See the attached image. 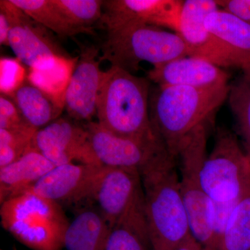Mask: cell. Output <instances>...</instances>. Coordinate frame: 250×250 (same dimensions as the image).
<instances>
[{
  "label": "cell",
  "mask_w": 250,
  "mask_h": 250,
  "mask_svg": "<svg viewBox=\"0 0 250 250\" xmlns=\"http://www.w3.org/2000/svg\"><path fill=\"white\" fill-rule=\"evenodd\" d=\"M220 9L216 0H186L181 12L178 34L188 57L205 59L220 67H238L250 59L230 47L206 28L205 18Z\"/></svg>",
  "instance_id": "obj_9"
},
{
  "label": "cell",
  "mask_w": 250,
  "mask_h": 250,
  "mask_svg": "<svg viewBox=\"0 0 250 250\" xmlns=\"http://www.w3.org/2000/svg\"><path fill=\"white\" fill-rule=\"evenodd\" d=\"M104 168L103 166L76 163L54 166L26 192L61 205L93 203L95 187Z\"/></svg>",
  "instance_id": "obj_13"
},
{
  "label": "cell",
  "mask_w": 250,
  "mask_h": 250,
  "mask_svg": "<svg viewBox=\"0 0 250 250\" xmlns=\"http://www.w3.org/2000/svg\"><path fill=\"white\" fill-rule=\"evenodd\" d=\"M218 250H250V194L238 204L230 215Z\"/></svg>",
  "instance_id": "obj_22"
},
{
  "label": "cell",
  "mask_w": 250,
  "mask_h": 250,
  "mask_svg": "<svg viewBox=\"0 0 250 250\" xmlns=\"http://www.w3.org/2000/svg\"><path fill=\"white\" fill-rule=\"evenodd\" d=\"M34 149L55 166L72 163L102 166L94 156L84 125L70 118H57L37 130Z\"/></svg>",
  "instance_id": "obj_11"
},
{
  "label": "cell",
  "mask_w": 250,
  "mask_h": 250,
  "mask_svg": "<svg viewBox=\"0 0 250 250\" xmlns=\"http://www.w3.org/2000/svg\"><path fill=\"white\" fill-rule=\"evenodd\" d=\"M13 4L22 9L36 22L55 33L59 37H74L80 34H88L87 31L75 27L60 9L53 0H11Z\"/></svg>",
  "instance_id": "obj_21"
},
{
  "label": "cell",
  "mask_w": 250,
  "mask_h": 250,
  "mask_svg": "<svg viewBox=\"0 0 250 250\" xmlns=\"http://www.w3.org/2000/svg\"><path fill=\"white\" fill-rule=\"evenodd\" d=\"M92 202L101 210L111 229H129L147 246L149 245L144 191L139 170L104 166Z\"/></svg>",
  "instance_id": "obj_8"
},
{
  "label": "cell",
  "mask_w": 250,
  "mask_h": 250,
  "mask_svg": "<svg viewBox=\"0 0 250 250\" xmlns=\"http://www.w3.org/2000/svg\"><path fill=\"white\" fill-rule=\"evenodd\" d=\"M112 229L94 203L81 208L69 223L64 237L66 250H102Z\"/></svg>",
  "instance_id": "obj_17"
},
{
  "label": "cell",
  "mask_w": 250,
  "mask_h": 250,
  "mask_svg": "<svg viewBox=\"0 0 250 250\" xmlns=\"http://www.w3.org/2000/svg\"><path fill=\"white\" fill-rule=\"evenodd\" d=\"M10 29H11V23H10L9 18L4 11L0 10V44L1 45L9 47Z\"/></svg>",
  "instance_id": "obj_29"
},
{
  "label": "cell",
  "mask_w": 250,
  "mask_h": 250,
  "mask_svg": "<svg viewBox=\"0 0 250 250\" xmlns=\"http://www.w3.org/2000/svg\"><path fill=\"white\" fill-rule=\"evenodd\" d=\"M83 125L94 156L105 167L134 169L140 172L156 156L167 150L161 142L142 143L117 136L98 122H88Z\"/></svg>",
  "instance_id": "obj_14"
},
{
  "label": "cell",
  "mask_w": 250,
  "mask_h": 250,
  "mask_svg": "<svg viewBox=\"0 0 250 250\" xmlns=\"http://www.w3.org/2000/svg\"><path fill=\"white\" fill-rule=\"evenodd\" d=\"M146 243L129 229L116 227L112 229L102 250H146Z\"/></svg>",
  "instance_id": "obj_26"
},
{
  "label": "cell",
  "mask_w": 250,
  "mask_h": 250,
  "mask_svg": "<svg viewBox=\"0 0 250 250\" xmlns=\"http://www.w3.org/2000/svg\"><path fill=\"white\" fill-rule=\"evenodd\" d=\"M35 149L0 168V202L29 190L54 167Z\"/></svg>",
  "instance_id": "obj_18"
},
{
  "label": "cell",
  "mask_w": 250,
  "mask_h": 250,
  "mask_svg": "<svg viewBox=\"0 0 250 250\" xmlns=\"http://www.w3.org/2000/svg\"></svg>",
  "instance_id": "obj_32"
},
{
  "label": "cell",
  "mask_w": 250,
  "mask_h": 250,
  "mask_svg": "<svg viewBox=\"0 0 250 250\" xmlns=\"http://www.w3.org/2000/svg\"><path fill=\"white\" fill-rule=\"evenodd\" d=\"M241 69L243 71V78L250 83V59L242 65Z\"/></svg>",
  "instance_id": "obj_31"
},
{
  "label": "cell",
  "mask_w": 250,
  "mask_h": 250,
  "mask_svg": "<svg viewBox=\"0 0 250 250\" xmlns=\"http://www.w3.org/2000/svg\"><path fill=\"white\" fill-rule=\"evenodd\" d=\"M230 108L236 120L242 146L250 161V83L242 77L230 85Z\"/></svg>",
  "instance_id": "obj_23"
},
{
  "label": "cell",
  "mask_w": 250,
  "mask_h": 250,
  "mask_svg": "<svg viewBox=\"0 0 250 250\" xmlns=\"http://www.w3.org/2000/svg\"><path fill=\"white\" fill-rule=\"evenodd\" d=\"M0 10L11 23L9 47L16 57L30 67H52L57 59L68 57L48 29L29 17L11 0H1Z\"/></svg>",
  "instance_id": "obj_10"
},
{
  "label": "cell",
  "mask_w": 250,
  "mask_h": 250,
  "mask_svg": "<svg viewBox=\"0 0 250 250\" xmlns=\"http://www.w3.org/2000/svg\"><path fill=\"white\" fill-rule=\"evenodd\" d=\"M78 62L65 95L67 115L77 122H91L96 115V103L103 71L100 69V47L79 43Z\"/></svg>",
  "instance_id": "obj_15"
},
{
  "label": "cell",
  "mask_w": 250,
  "mask_h": 250,
  "mask_svg": "<svg viewBox=\"0 0 250 250\" xmlns=\"http://www.w3.org/2000/svg\"><path fill=\"white\" fill-rule=\"evenodd\" d=\"M67 19L75 27L93 34L92 26L101 21L103 0H53Z\"/></svg>",
  "instance_id": "obj_24"
},
{
  "label": "cell",
  "mask_w": 250,
  "mask_h": 250,
  "mask_svg": "<svg viewBox=\"0 0 250 250\" xmlns=\"http://www.w3.org/2000/svg\"><path fill=\"white\" fill-rule=\"evenodd\" d=\"M184 1L105 0L101 22L106 32L140 24H151L178 32Z\"/></svg>",
  "instance_id": "obj_12"
},
{
  "label": "cell",
  "mask_w": 250,
  "mask_h": 250,
  "mask_svg": "<svg viewBox=\"0 0 250 250\" xmlns=\"http://www.w3.org/2000/svg\"><path fill=\"white\" fill-rule=\"evenodd\" d=\"M147 77L159 86L212 89L229 85L228 74L222 67L194 57H180L154 65L148 72Z\"/></svg>",
  "instance_id": "obj_16"
},
{
  "label": "cell",
  "mask_w": 250,
  "mask_h": 250,
  "mask_svg": "<svg viewBox=\"0 0 250 250\" xmlns=\"http://www.w3.org/2000/svg\"><path fill=\"white\" fill-rule=\"evenodd\" d=\"M209 124L208 122L199 125L186 137L179 146L177 159H179V183L190 235L206 250H217L213 203L200 181V171L207 156Z\"/></svg>",
  "instance_id": "obj_6"
},
{
  "label": "cell",
  "mask_w": 250,
  "mask_h": 250,
  "mask_svg": "<svg viewBox=\"0 0 250 250\" xmlns=\"http://www.w3.org/2000/svg\"><path fill=\"white\" fill-rule=\"evenodd\" d=\"M149 88L147 79L111 65L103 71L100 82L96 103L98 124L124 139L162 143L151 123Z\"/></svg>",
  "instance_id": "obj_2"
},
{
  "label": "cell",
  "mask_w": 250,
  "mask_h": 250,
  "mask_svg": "<svg viewBox=\"0 0 250 250\" xmlns=\"http://www.w3.org/2000/svg\"><path fill=\"white\" fill-rule=\"evenodd\" d=\"M205 25L230 47L250 57V23L248 21L220 8L205 18Z\"/></svg>",
  "instance_id": "obj_20"
},
{
  "label": "cell",
  "mask_w": 250,
  "mask_h": 250,
  "mask_svg": "<svg viewBox=\"0 0 250 250\" xmlns=\"http://www.w3.org/2000/svg\"><path fill=\"white\" fill-rule=\"evenodd\" d=\"M220 9L226 10L250 23V0H216Z\"/></svg>",
  "instance_id": "obj_28"
},
{
  "label": "cell",
  "mask_w": 250,
  "mask_h": 250,
  "mask_svg": "<svg viewBox=\"0 0 250 250\" xmlns=\"http://www.w3.org/2000/svg\"><path fill=\"white\" fill-rule=\"evenodd\" d=\"M29 126L8 95L0 96V129H19Z\"/></svg>",
  "instance_id": "obj_27"
},
{
  "label": "cell",
  "mask_w": 250,
  "mask_h": 250,
  "mask_svg": "<svg viewBox=\"0 0 250 250\" xmlns=\"http://www.w3.org/2000/svg\"><path fill=\"white\" fill-rule=\"evenodd\" d=\"M9 98L24 121L34 129H40L58 118L59 109L50 97L29 82H23L16 87Z\"/></svg>",
  "instance_id": "obj_19"
},
{
  "label": "cell",
  "mask_w": 250,
  "mask_h": 250,
  "mask_svg": "<svg viewBox=\"0 0 250 250\" xmlns=\"http://www.w3.org/2000/svg\"><path fill=\"white\" fill-rule=\"evenodd\" d=\"M36 131L31 126L19 129H0V168L18 160L34 149Z\"/></svg>",
  "instance_id": "obj_25"
},
{
  "label": "cell",
  "mask_w": 250,
  "mask_h": 250,
  "mask_svg": "<svg viewBox=\"0 0 250 250\" xmlns=\"http://www.w3.org/2000/svg\"><path fill=\"white\" fill-rule=\"evenodd\" d=\"M100 51L101 62L106 61L131 73L139 70L141 62L154 66L189 56L187 45L178 34L151 24L107 33Z\"/></svg>",
  "instance_id": "obj_7"
},
{
  "label": "cell",
  "mask_w": 250,
  "mask_h": 250,
  "mask_svg": "<svg viewBox=\"0 0 250 250\" xmlns=\"http://www.w3.org/2000/svg\"><path fill=\"white\" fill-rule=\"evenodd\" d=\"M230 86L200 89L159 86L150 92L149 116L154 132L177 159L182 141L199 125L210 122L228 98Z\"/></svg>",
  "instance_id": "obj_3"
},
{
  "label": "cell",
  "mask_w": 250,
  "mask_h": 250,
  "mask_svg": "<svg viewBox=\"0 0 250 250\" xmlns=\"http://www.w3.org/2000/svg\"><path fill=\"white\" fill-rule=\"evenodd\" d=\"M2 228L32 250H62L69 222L62 205L25 192L1 203Z\"/></svg>",
  "instance_id": "obj_4"
},
{
  "label": "cell",
  "mask_w": 250,
  "mask_h": 250,
  "mask_svg": "<svg viewBox=\"0 0 250 250\" xmlns=\"http://www.w3.org/2000/svg\"><path fill=\"white\" fill-rule=\"evenodd\" d=\"M175 250H206L191 236L188 238Z\"/></svg>",
  "instance_id": "obj_30"
},
{
  "label": "cell",
  "mask_w": 250,
  "mask_h": 250,
  "mask_svg": "<svg viewBox=\"0 0 250 250\" xmlns=\"http://www.w3.org/2000/svg\"><path fill=\"white\" fill-rule=\"evenodd\" d=\"M202 188L214 207L231 210L250 194V161L236 135L218 127L201 171Z\"/></svg>",
  "instance_id": "obj_5"
},
{
  "label": "cell",
  "mask_w": 250,
  "mask_h": 250,
  "mask_svg": "<svg viewBox=\"0 0 250 250\" xmlns=\"http://www.w3.org/2000/svg\"><path fill=\"white\" fill-rule=\"evenodd\" d=\"M176 161L166 150L140 171L153 250H175L191 236Z\"/></svg>",
  "instance_id": "obj_1"
}]
</instances>
